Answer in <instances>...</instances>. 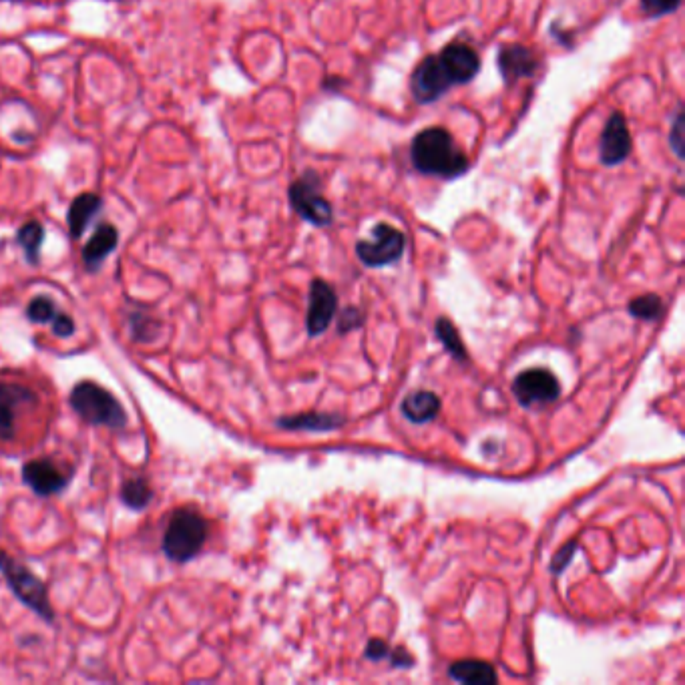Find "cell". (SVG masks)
I'll use <instances>...</instances> for the list:
<instances>
[{"label": "cell", "mask_w": 685, "mask_h": 685, "mask_svg": "<svg viewBox=\"0 0 685 685\" xmlns=\"http://www.w3.org/2000/svg\"><path fill=\"white\" fill-rule=\"evenodd\" d=\"M17 242L23 248L29 264L37 266L39 260H41V248H43V242H45L43 225L39 221L25 223L21 230H19V234H17Z\"/></svg>", "instance_id": "obj_20"}, {"label": "cell", "mask_w": 685, "mask_h": 685, "mask_svg": "<svg viewBox=\"0 0 685 685\" xmlns=\"http://www.w3.org/2000/svg\"><path fill=\"white\" fill-rule=\"evenodd\" d=\"M448 675L454 681H461V683H485V685H493L497 683V669L481 659H463V661H454L448 667Z\"/></svg>", "instance_id": "obj_16"}, {"label": "cell", "mask_w": 685, "mask_h": 685, "mask_svg": "<svg viewBox=\"0 0 685 685\" xmlns=\"http://www.w3.org/2000/svg\"><path fill=\"white\" fill-rule=\"evenodd\" d=\"M37 404V394L21 382H0V438L17 436V420L25 408Z\"/></svg>", "instance_id": "obj_9"}, {"label": "cell", "mask_w": 685, "mask_h": 685, "mask_svg": "<svg viewBox=\"0 0 685 685\" xmlns=\"http://www.w3.org/2000/svg\"><path fill=\"white\" fill-rule=\"evenodd\" d=\"M577 549V543H569L561 553H559V557H555V563H553V571H561L567 563H569V559H571V553Z\"/></svg>", "instance_id": "obj_29"}, {"label": "cell", "mask_w": 685, "mask_h": 685, "mask_svg": "<svg viewBox=\"0 0 685 685\" xmlns=\"http://www.w3.org/2000/svg\"><path fill=\"white\" fill-rule=\"evenodd\" d=\"M276 424L280 428H286V430H318V432H326V430L342 426L344 418L342 416H334V414L310 412V414H296V416L278 418Z\"/></svg>", "instance_id": "obj_18"}, {"label": "cell", "mask_w": 685, "mask_h": 685, "mask_svg": "<svg viewBox=\"0 0 685 685\" xmlns=\"http://www.w3.org/2000/svg\"><path fill=\"white\" fill-rule=\"evenodd\" d=\"M73 410L93 426H107V428H125L127 426V412L121 402L103 386L85 380L79 382L69 398Z\"/></svg>", "instance_id": "obj_4"}, {"label": "cell", "mask_w": 685, "mask_h": 685, "mask_svg": "<svg viewBox=\"0 0 685 685\" xmlns=\"http://www.w3.org/2000/svg\"><path fill=\"white\" fill-rule=\"evenodd\" d=\"M679 5H681V0H641V11L649 19H659V17L675 13Z\"/></svg>", "instance_id": "obj_25"}, {"label": "cell", "mask_w": 685, "mask_h": 685, "mask_svg": "<svg viewBox=\"0 0 685 685\" xmlns=\"http://www.w3.org/2000/svg\"><path fill=\"white\" fill-rule=\"evenodd\" d=\"M669 143H671L675 155L681 159L683 157V111L681 109L673 117V125L669 131Z\"/></svg>", "instance_id": "obj_26"}, {"label": "cell", "mask_w": 685, "mask_h": 685, "mask_svg": "<svg viewBox=\"0 0 685 685\" xmlns=\"http://www.w3.org/2000/svg\"><path fill=\"white\" fill-rule=\"evenodd\" d=\"M386 655H390V649H388L386 641L372 639V641L368 643V647H366V657H368V659L378 661V659H382V657H386Z\"/></svg>", "instance_id": "obj_28"}, {"label": "cell", "mask_w": 685, "mask_h": 685, "mask_svg": "<svg viewBox=\"0 0 685 685\" xmlns=\"http://www.w3.org/2000/svg\"><path fill=\"white\" fill-rule=\"evenodd\" d=\"M481 69L477 51L465 43H450L438 55L418 63L410 77V91L420 105L438 101L450 87L471 83Z\"/></svg>", "instance_id": "obj_1"}, {"label": "cell", "mask_w": 685, "mask_h": 685, "mask_svg": "<svg viewBox=\"0 0 685 685\" xmlns=\"http://www.w3.org/2000/svg\"><path fill=\"white\" fill-rule=\"evenodd\" d=\"M129 328H131V338L139 344H149L155 342L161 334V322L153 316L147 314L145 308H141L139 312L133 310L129 312Z\"/></svg>", "instance_id": "obj_19"}, {"label": "cell", "mask_w": 685, "mask_h": 685, "mask_svg": "<svg viewBox=\"0 0 685 685\" xmlns=\"http://www.w3.org/2000/svg\"><path fill=\"white\" fill-rule=\"evenodd\" d=\"M513 394L523 406L549 404L561 394L559 380L547 368H531L521 372L513 382Z\"/></svg>", "instance_id": "obj_8"}, {"label": "cell", "mask_w": 685, "mask_h": 685, "mask_svg": "<svg viewBox=\"0 0 685 685\" xmlns=\"http://www.w3.org/2000/svg\"><path fill=\"white\" fill-rule=\"evenodd\" d=\"M410 157L416 171L440 179L461 177L471 165L467 153L456 145L454 137L442 127L422 129L412 139Z\"/></svg>", "instance_id": "obj_2"}, {"label": "cell", "mask_w": 685, "mask_h": 685, "mask_svg": "<svg viewBox=\"0 0 685 685\" xmlns=\"http://www.w3.org/2000/svg\"><path fill=\"white\" fill-rule=\"evenodd\" d=\"M631 147H633V141H631V133H629L625 117L621 113H613L607 119L601 139H599L601 163L607 167H615L623 163L629 157Z\"/></svg>", "instance_id": "obj_10"}, {"label": "cell", "mask_w": 685, "mask_h": 685, "mask_svg": "<svg viewBox=\"0 0 685 685\" xmlns=\"http://www.w3.org/2000/svg\"><path fill=\"white\" fill-rule=\"evenodd\" d=\"M209 535L207 519L191 507L177 509L163 533L161 549L173 563H189L199 555Z\"/></svg>", "instance_id": "obj_3"}, {"label": "cell", "mask_w": 685, "mask_h": 685, "mask_svg": "<svg viewBox=\"0 0 685 685\" xmlns=\"http://www.w3.org/2000/svg\"><path fill=\"white\" fill-rule=\"evenodd\" d=\"M404 248L406 238L402 232L388 223H378L372 230V240H360L356 244V256L368 268H382L398 262Z\"/></svg>", "instance_id": "obj_7"}, {"label": "cell", "mask_w": 685, "mask_h": 685, "mask_svg": "<svg viewBox=\"0 0 685 685\" xmlns=\"http://www.w3.org/2000/svg\"><path fill=\"white\" fill-rule=\"evenodd\" d=\"M61 310L49 296H37L27 306V318L33 324H51Z\"/></svg>", "instance_id": "obj_24"}, {"label": "cell", "mask_w": 685, "mask_h": 685, "mask_svg": "<svg viewBox=\"0 0 685 685\" xmlns=\"http://www.w3.org/2000/svg\"><path fill=\"white\" fill-rule=\"evenodd\" d=\"M51 326H53V334L59 338H69L75 334V320L65 312H59L57 318L51 322Z\"/></svg>", "instance_id": "obj_27"}, {"label": "cell", "mask_w": 685, "mask_h": 685, "mask_svg": "<svg viewBox=\"0 0 685 685\" xmlns=\"http://www.w3.org/2000/svg\"><path fill=\"white\" fill-rule=\"evenodd\" d=\"M338 296L334 288L324 280H314L310 286V306H308V332L310 336H320L332 324L336 316Z\"/></svg>", "instance_id": "obj_12"}, {"label": "cell", "mask_w": 685, "mask_h": 685, "mask_svg": "<svg viewBox=\"0 0 685 685\" xmlns=\"http://www.w3.org/2000/svg\"><path fill=\"white\" fill-rule=\"evenodd\" d=\"M663 310H665V306H663L661 298L655 294L639 296V298L631 300V304H629L631 316H635L639 320H655L663 314Z\"/></svg>", "instance_id": "obj_23"}, {"label": "cell", "mask_w": 685, "mask_h": 685, "mask_svg": "<svg viewBox=\"0 0 685 685\" xmlns=\"http://www.w3.org/2000/svg\"><path fill=\"white\" fill-rule=\"evenodd\" d=\"M539 61L535 53L523 45H505L499 53V71L507 85L523 77H533L537 73Z\"/></svg>", "instance_id": "obj_13"}, {"label": "cell", "mask_w": 685, "mask_h": 685, "mask_svg": "<svg viewBox=\"0 0 685 685\" xmlns=\"http://www.w3.org/2000/svg\"><path fill=\"white\" fill-rule=\"evenodd\" d=\"M402 414L414 422V424H424L428 420H432L438 410H440V398L434 392L428 390H416L412 394H408L402 400Z\"/></svg>", "instance_id": "obj_17"}, {"label": "cell", "mask_w": 685, "mask_h": 685, "mask_svg": "<svg viewBox=\"0 0 685 685\" xmlns=\"http://www.w3.org/2000/svg\"><path fill=\"white\" fill-rule=\"evenodd\" d=\"M119 242L117 227L111 223H101L93 238L83 248V264L89 272H97L101 264L115 252Z\"/></svg>", "instance_id": "obj_14"}, {"label": "cell", "mask_w": 685, "mask_h": 685, "mask_svg": "<svg viewBox=\"0 0 685 685\" xmlns=\"http://www.w3.org/2000/svg\"><path fill=\"white\" fill-rule=\"evenodd\" d=\"M23 483L39 497H51L59 495L69 485V475L51 459H37L23 467Z\"/></svg>", "instance_id": "obj_11"}, {"label": "cell", "mask_w": 685, "mask_h": 685, "mask_svg": "<svg viewBox=\"0 0 685 685\" xmlns=\"http://www.w3.org/2000/svg\"><path fill=\"white\" fill-rule=\"evenodd\" d=\"M290 203L294 211L316 227H326L334 219L330 201L320 193V179L314 171H306L290 187Z\"/></svg>", "instance_id": "obj_6"}, {"label": "cell", "mask_w": 685, "mask_h": 685, "mask_svg": "<svg viewBox=\"0 0 685 685\" xmlns=\"http://www.w3.org/2000/svg\"><path fill=\"white\" fill-rule=\"evenodd\" d=\"M0 573L7 579L13 593L37 615H41L47 623L55 621V611L49 601V593L45 583L23 563L13 559L9 553L0 551Z\"/></svg>", "instance_id": "obj_5"}, {"label": "cell", "mask_w": 685, "mask_h": 685, "mask_svg": "<svg viewBox=\"0 0 685 685\" xmlns=\"http://www.w3.org/2000/svg\"><path fill=\"white\" fill-rule=\"evenodd\" d=\"M101 209V197L95 193H81L79 197H75V201L69 207L67 213V223H69V232L73 240H79L87 225L91 223V219L97 215V211Z\"/></svg>", "instance_id": "obj_15"}, {"label": "cell", "mask_w": 685, "mask_h": 685, "mask_svg": "<svg viewBox=\"0 0 685 685\" xmlns=\"http://www.w3.org/2000/svg\"><path fill=\"white\" fill-rule=\"evenodd\" d=\"M153 499V491L147 483V479L143 477H135L125 481L123 489H121V501L125 507L133 509V511H143Z\"/></svg>", "instance_id": "obj_21"}, {"label": "cell", "mask_w": 685, "mask_h": 685, "mask_svg": "<svg viewBox=\"0 0 685 685\" xmlns=\"http://www.w3.org/2000/svg\"><path fill=\"white\" fill-rule=\"evenodd\" d=\"M436 336L444 344V348L459 360H467V350L465 344L459 336V330L454 328V324L448 318H438L436 320Z\"/></svg>", "instance_id": "obj_22"}]
</instances>
